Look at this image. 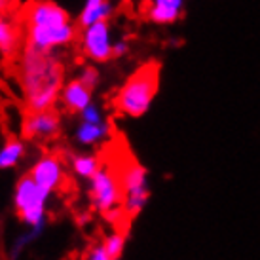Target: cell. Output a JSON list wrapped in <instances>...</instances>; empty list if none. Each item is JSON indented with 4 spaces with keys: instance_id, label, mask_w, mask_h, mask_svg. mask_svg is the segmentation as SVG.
<instances>
[{
    "instance_id": "cell-1",
    "label": "cell",
    "mask_w": 260,
    "mask_h": 260,
    "mask_svg": "<svg viewBox=\"0 0 260 260\" xmlns=\"http://www.w3.org/2000/svg\"><path fill=\"white\" fill-rule=\"evenodd\" d=\"M65 73L53 51H38L25 46L19 61V86L29 110H50L59 101Z\"/></svg>"
},
{
    "instance_id": "cell-2",
    "label": "cell",
    "mask_w": 260,
    "mask_h": 260,
    "mask_svg": "<svg viewBox=\"0 0 260 260\" xmlns=\"http://www.w3.org/2000/svg\"><path fill=\"white\" fill-rule=\"evenodd\" d=\"M25 42L38 51H59L78 38L71 14L53 0H32L23 10Z\"/></svg>"
},
{
    "instance_id": "cell-3",
    "label": "cell",
    "mask_w": 260,
    "mask_h": 260,
    "mask_svg": "<svg viewBox=\"0 0 260 260\" xmlns=\"http://www.w3.org/2000/svg\"><path fill=\"white\" fill-rule=\"evenodd\" d=\"M159 89V67L141 65L127 76L114 95V109L127 118H141L150 110Z\"/></svg>"
},
{
    "instance_id": "cell-4",
    "label": "cell",
    "mask_w": 260,
    "mask_h": 260,
    "mask_svg": "<svg viewBox=\"0 0 260 260\" xmlns=\"http://www.w3.org/2000/svg\"><path fill=\"white\" fill-rule=\"evenodd\" d=\"M51 192L37 184V181L25 175L21 177L14 190V209L17 217L27 228L44 230L48 222V202Z\"/></svg>"
},
{
    "instance_id": "cell-5",
    "label": "cell",
    "mask_w": 260,
    "mask_h": 260,
    "mask_svg": "<svg viewBox=\"0 0 260 260\" xmlns=\"http://www.w3.org/2000/svg\"><path fill=\"white\" fill-rule=\"evenodd\" d=\"M123 200L122 207L129 218L137 217L146 207L150 200V186H148V171L139 161H129L120 173Z\"/></svg>"
},
{
    "instance_id": "cell-6",
    "label": "cell",
    "mask_w": 260,
    "mask_h": 260,
    "mask_svg": "<svg viewBox=\"0 0 260 260\" xmlns=\"http://www.w3.org/2000/svg\"><path fill=\"white\" fill-rule=\"evenodd\" d=\"M123 190L120 182V173H114L110 167L101 166V169L89 179V202L95 211L107 215L110 211L122 207Z\"/></svg>"
},
{
    "instance_id": "cell-7",
    "label": "cell",
    "mask_w": 260,
    "mask_h": 260,
    "mask_svg": "<svg viewBox=\"0 0 260 260\" xmlns=\"http://www.w3.org/2000/svg\"><path fill=\"white\" fill-rule=\"evenodd\" d=\"M78 44L82 53L95 65H105L110 59H114L112 55L114 37H112L109 21H99L82 27L78 32Z\"/></svg>"
},
{
    "instance_id": "cell-8",
    "label": "cell",
    "mask_w": 260,
    "mask_h": 260,
    "mask_svg": "<svg viewBox=\"0 0 260 260\" xmlns=\"http://www.w3.org/2000/svg\"><path fill=\"white\" fill-rule=\"evenodd\" d=\"M21 131L29 141H51L61 131V118L53 109L29 110L21 123Z\"/></svg>"
},
{
    "instance_id": "cell-9",
    "label": "cell",
    "mask_w": 260,
    "mask_h": 260,
    "mask_svg": "<svg viewBox=\"0 0 260 260\" xmlns=\"http://www.w3.org/2000/svg\"><path fill=\"white\" fill-rule=\"evenodd\" d=\"M29 175L37 181V184H40L42 188L50 190L51 194L57 192V190H63L67 186V173H65V166L59 156L55 154H44L32 164Z\"/></svg>"
},
{
    "instance_id": "cell-10",
    "label": "cell",
    "mask_w": 260,
    "mask_h": 260,
    "mask_svg": "<svg viewBox=\"0 0 260 260\" xmlns=\"http://www.w3.org/2000/svg\"><path fill=\"white\" fill-rule=\"evenodd\" d=\"M186 8V0H148L146 2V19L154 25H173L181 21Z\"/></svg>"
},
{
    "instance_id": "cell-11",
    "label": "cell",
    "mask_w": 260,
    "mask_h": 260,
    "mask_svg": "<svg viewBox=\"0 0 260 260\" xmlns=\"http://www.w3.org/2000/svg\"><path fill=\"white\" fill-rule=\"evenodd\" d=\"M91 93L93 91L86 84H82L78 78H73L63 84V89H61V95H59V103L69 112L80 114L89 103H93V95Z\"/></svg>"
},
{
    "instance_id": "cell-12",
    "label": "cell",
    "mask_w": 260,
    "mask_h": 260,
    "mask_svg": "<svg viewBox=\"0 0 260 260\" xmlns=\"http://www.w3.org/2000/svg\"><path fill=\"white\" fill-rule=\"evenodd\" d=\"M112 133L110 123L105 122H86V120H80L78 125L74 127V141L80 146H95L101 145L103 141H107Z\"/></svg>"
},
{
    "instance_id": "cell-13",
    "label": "cell",
    "mask_w": 260,
    "mask_h": 260,
    "mask_svg": "<svg viewBox=\"0 0 260 260\" xmlns=\"http://www.w3.org/2000/svg\"><path fill=\"white\" fill-rule=\"evenodd\" d=\"M114 14L112 0H84V6L80 8V14L76 17L78 27H87L99 21H109Z\"/></svg>"
},
{
    "instance_id": "cell-14",
    "label": "cell",
    "mask_w": 260,
    "mask_h": 260,
    "mask_svg": "<svg viewBox=\"0 0 260 260\" xmlns=\"http://www.w3.org/2000/svg\"><path fill=\"white\" fill-rule=\"evenodd\" d=\"M19 29L6 14H0V55H12L19 48Z\"/></svg>"
},
{
    "instance_id": "cell-15",
    "label": "cell",
    "mask_w": 260,
    "mask_h": 260,
    "mask_svg": "<svg viewBox=\"0 0 260 260\" xmlns=\"http://www.w3.org/2000/svg\"><path fill=\"white\" fill-rule=\"evenodd\" d=\"M25 152L27 148L21 139H8L6 143L0 146V171L19 166V161L25 158Z\"/></svg>"
},
{
    "instance_id": "cell-16",
    "label": "cell",
    "mask_w": 260,
    "mask_h": 260,
    "mask_svg": "<svg viewBox=\"0 0 260 260\" xmlns=\"http://www.w3.org/2000/svg\"><path fill=\"white\" fill-rule=\"evenodd\" d=\"M101 161L97 156L93 154H76L71 158V167H73V173L78 177V179H84V181H89L99 169H101Z\"/></svg>"
},
{
    "instance_id": "cell-17",
    "label": "cell",
    "mask_w": 260,
    "mask_h": 260,
    "mask_svg": "<svg viewBox=\"0 0 260 260\" xmlns=\"http://www.w3.org/2000/svg\"><path fill=\"white\" fill-rule=\"evenodd\" d=\"M103 245L112 258L120 260L123 254V249H125V234L123 232H110L109 236L103 239Z\"/></svg>"
},
{
    "instance_id": "cell-18",
    "label": "cell",
    "mask_w": 260,
    "mask_h": 260,
    "mask_svg": "<svg viewBox=\"0 0 260 260\" xmlns=\"http://www.w3.org/2000/svg\"><path fill=\"white\" fill-rule=\"evenodd\" d=\"M78 80L82 82V84H86V86L93 91L95 87L99 86V82H101V73H99V69L95 67V63L93 65H86L82 71H80Z\"/></svg>"
},
{
    "instance_id": "cell-19",
    "label": "cell",
    "mask_w": 260,
    "mask_h": 260,
    "mask_svg": "<svg viewBox=\"0 0 260 260\" xmlns=\"http://www.w3.org/2000/svg\"><path fill=\"white\" fill-rule=\"evenodd\" d=\"M80 120H86V122H105V114H103V109L97 105V103H89L86 109L80 112Z\"/></svg>"
},
{
    "instance_id": "cell-20",
    "label": "cell",
    "mask_w": 260,
    "mask_h": 260,
    "mask_svg": "<svg viewBox=\"0 0 260 260\" xmlns=\"http://www.w3.org/2000/svg\"><path fill=\"white\" fill-rule=\"evenodd\" d=\"M86 260H116V258H112V256H110L109 251L105 249V245H103V243H95V245L87 251ZM120 260H122V258H120Z\"/></svg>"
},
{
    "instance_id": "cell-21",
    "label": "cell",
    "mask_w": 260,
    "mask_h": 260,
    "mask_svg": "<svg viewBox=\"0 0 260 260\" xmlns=\"http://www.w3.org/2000/svg\"><path fill=\"white\" fill-rule=\"evenodd\" d=\"M129 50L131 46L127 38H114V46H112V55H114V59L125 57L129 53Z\"/></svg>"
},
{
    "instance_id": "cell-22",
    "label": "cell",
    "mask_w": 260,
    "mask_h": 260,
    "mask_svg": "<svg viewBox=\"0 0 260 260\" xmlns=\"http://www.w3.org/2000/svg\"><path fill=\"white\" fill-rule=\"evenodd\" d=\"M12 6V0H0V14H6Z\"/></svg>"
}]
</instances>
